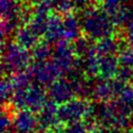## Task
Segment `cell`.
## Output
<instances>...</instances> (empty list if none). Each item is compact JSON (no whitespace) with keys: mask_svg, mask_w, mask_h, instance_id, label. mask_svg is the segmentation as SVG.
Returning <instances> with one entry per match:
<instances>
[{"mask_svg":"<svg viewBox=\"0 0 133 133\" xmlns=\"http://www.w3.org/2000/svg\"><path fill=\"white\" fill-rule=\"evenodd\" d=\"M81 24L82 32L90 41L98 42L104 37L114 35L115 27L101 7L91 6L83 10Z\"/></svg>","mask_w":133,"mask_h":133,"instance_id":"obj_1","label":"cell"},{"mask_svg":"<svg viewBox=\"0 0 133 133\" xmlns=\"http://www.w3.org/2000/svg\"><path fill=\"white\" fill-rule=\"evenodd\" d=\"M31 52L17 43L11 42L6 45L2 44V72L11 76L25 72L32 64Z\"/></svg>","mask_w":133,"mask_h":133,"instance_id":"obj_2","label":"cell"},{"mask_svg":"<svg viewBox=\"0 0 133 133\" xmlns=\"http://www.w3.org/2000/svg\"><path fill=\"white\" fill-rule=\"evenodd\" d=\"M47 101V92L44 86L32 83L27 88L15 90L10 105L18 110L27 109L34 113H38Z\"/></svg>","mask_w":133,"mask_h":133,"instance_id":"obj_3","label":"cell"},{"mask_svg":"<svg viewBox=\"0 0 133 133\" xmlns=\"http://www.w3.org/2000/svg\"><path fill=\"white\" fill-rule=\"evenodd\" d=\"M27 73L29 74L33 83L42 86H49L62 75L61 71L52 59L32 62L27 70Z\"/></svg>","mask_w":133,"mask_h":133,"instance_id":"obj_4","label":"cell"},{"mask_svg":"<svg viewBox=\"0 0 133 133\" xmlns=\"http://www.w3.org/2000/svg\"><path fill=\"white\" fill-rule=\"evenodd\" d=\"M90 104L81 98H75L64 104L58 105V118L60 124L68 125L82 121L88 114Z\"/></svg>","mask_w":133,"mask_h":133,"instance_id":"obj_5","label":"cell"},{"mask_svg":"<svg viewBox=\"0 0 133 133\" xmlns=\"http://www.w3.org/2000/svg\"><path fill=\"white\" fill-rule=\"evenodd\" d=\"M51 59L59 68L62 75H68L79 63L78 57L73 49L72 44L65 41L59 42L53 47V54Z\"/></svg>","mask_w":133,"mask_h":133,"instance_id":"obj_6","label":"cell"},{"mask_svg":"<svg viewBox=\"0 0 133 133\" xmlns=\"http://www.w3.org/2000/svg\"><path fill=\"white\" fill-rule=\"evenodd\" d=\"M127 83L114 78V79H102L99 78L95 81L92 99L99 103H107L115 100L124 86Z\"/></svg>","mask_w":133,"mask_h":133,"instance_id":"obj_7","label":"cell"},{"mask_svg":"<svg viewBox=\"0 0 133 133\" xmlns=\"http://www.w3.org/2000/svg\"><path fill=\"white\" fill-rule=\"evenodd\" d=\"M48 96L51 101L61 105L75 99L77 95L74 84L68 78H59L48 86Z\"/></svg>","mask_w":133,"mask_h":133,"instance_id":"obj_8","label":"cell"},{"mask_svg":"<svg viewBox=\"0 0 133 133\" xmlns=\"http://www.w3.org/2000/svg\"><path fill=\"white\" fill-rule=\"evenodd\" d=\"M12 131L15 133H36L39 131L37 115L27 109L18 110L12 116Z\"/></svg>","mask_w":133,"mask_h":133,"instance_id":"obj_9","label":"cell"},{"mask_svg":"<svg viewBox=\"0 0 133 133\" xmlns=\"http://www.w3.org/2000/svg\"><path fill=\"white\" fill-rule=\"evenodd\" d=\"M39 131L57 129L60 125L58 118V105L51 100H48L44 107L37 113Z\"/></svg>","mask_w":133,"mask_h":133,"instance_id":"obj_10","label":"cell"},{"mask_svg":"<svg viewBox=\"0 0 133 133\" xmlns=\"http://www.w3.org/2000/svg\"><path fill=\"white\" fill-rule=\"evenodd\" d=\"M21 0H1V19L2 21L8 22L16 27L22 26L21 12L23 5Z\"/></svg>","mask_w":133,"mask_h":133,"instance_id":"obj_11","label":"cell"},{"mask_svg":"<svg viewBox=\"0 0 133 133\" xmlns=\"http://www.w3.org/2000/svg\"><path fill=\"white\" fill-rule=\"evenodd\" d=\"M62 31H63V41L68 43H74L76 39L81 37V33H83L81 19L77 17L74 12L63 16Z\"/></svg>","mask_w":133,"mask_h":133,"instance_id":"obj_12","label":"cell"},{"mask_svg":"<svg viewBox=\"0 0 133 133\" xmlns=\"http://www.w3.org/2000/svg\"><path fill=\"white\" fill-rule=\"evenodd\" d=\"M45 41L51 45L58 44L63 41V31H62V16L58 14H51L48 19L47 29L45 32Z\"/></svg>","mask_w":133,"mask_h":133,"instance_id":"obj_13","label":"cell"},{"mask_svg":"<svg viewBox=\"0 0 133 133\" xmlns=\"http://www.w3.org/2000/svg\"><path fill=\"white\" fill-rule=\"evenodd\" d=\"M14 42L27 50H31L39 42V36L29 26L22 25L14 33Z\"/></svg>","mask_w":133,"mask_h":133,"instance_id":"obj_14","label":"cell"},{"mask_svg":"<svg viewBox=\"0 0 133 133\" xmlns=\"http://www.w3.org/2000/svg\"><path fill=\"white\" fill-rule=\"evenodd\" d=\"M119 62L116 55L100 56L99 60V78L114 79L119 70Z\"/></svg>","mask_w":133,"mask_h":133,"instance_id":"obj_15","label":"cell"},{"mask_svg":"<svg viewBox=\"0 0 133 133\" xmlns=\"http://www.w3.org/2000/svg\"><path fill=\"white\" fill-rule=\"evenodd\" d=\"M95 49L97 53L100 56H107V55H117V53L121 51L122 44L121 42L114 36H108L104 37L94 44Z\"/></svg>","mask_w":133,"mask_h":133,"instance_id":"obj_16","label":"cell"},{"mask_svg":"<svg viewBox=\"0 0 133 133\" xmlns=\"http://www.w3.org/2000/svg\"><path fill=\"white\" fill-rule=\"evenodd\" d=\"M50 15L51 14H47V12H44V11H41V10H37V9L33 8L32 16H31L27 26H29L39 37L44 36L45 32H46V29H47L48 19H49Z\"/></svg>","mask_w":133,"mask_h":133,"instance_id":"obj_17","label":"cell"},{"mask_svg":"<svg viewBox=\"0 0 133 133\" xmlns=\"http://www.w3.org/2000/svg\"><path fill=\"white\" fill-rule=\"evenodd\" d=\"M30 52H31V55L34 61H45V60H49L50 58H52L53 47L47 41H43V42L39 41L30 50Z\"/></svg>","mask_w":133,"mask_h":133,"instance_id":"obj_18","label":"cell"},{"mask_svg":"<svg viewBox=\"0 0 133 133\" xmlns=\"http://www.w3.org/2000/svg\"><path fill=\"white\" fill-rule=\"evenodd\" d=\"M1 101H2V104L5 105V104H10V101H11V98L14 96V92H15V89H14V86H12V83L10 81V78L9 76H4L2 78V81H1Z\"/></svg>","mask_w":133,"mask_h":133,"instance_id":"obj_19","label":"cell"},{"mask_svg":"<svg viewBox=\"0 0 133 133\" xmlns=\"http://www.w3.org/2000/svg\"><path fill=\"white\" fill-rule=\"evenodd\" d=\"M124 0H102L101 2V8L102 10L110 18L121 9L125 7Z\"/></svg>","mask_w":133,"mask_h":133,"instance_id":"obj_20","label":"cell"},{"mask_svg":"<svg viewBox=\"0 0 133 133\" xmlns=\"http://www.w3.org/2000/svg\"><path fill=\"white\" fill-rule=\"evenodd\" d=\"M115 100L133 112V85L126 84Z\"/></svg>","mask_w":133,"mask_h":133,"instance_id":"obj_21","label":"cell"},{"mask_svg":"<svg viewBox=\"0 0 133 133\" xmlns=\"http://www.w3.org/2000/svg\"><path fill=\"white\" fill-rule=\"evenodd\" d=\"M71 44L73 46V49H74L77 57H80V58H82L90 50L91 46L94 45V44H91L90 39L87 38L86 36H84V37L81 36L78 39H76L74 43H71Z\"/></svg>","mask_w":133,"mask_h":133,"instance_id":"obj_22","label":"cell"},{"mask_svg":"<svg viewBox=\"0 0 133 133\" xmlns=\"http://www.w3.org/2000/svg\"><path fill=\"white\" fill-rule=\"evenodd\" d=\"M116 56L121 66L133 69V48L132 47L130 46L126 48L123 47Z\"/></svg>","mask_w":133,"mask_h":133,"instance_id":"obj_23","label":"cell"},{"mask_svg":"<svg viewBox=\"0 0 133 133\" xmlns=\"http://www.w3.org/2000/svg\"><path fill=\"white\" fill-rule=\"evenodd\" d=\"M74 10H76V9H75V6H74V3L72 0H55V2H54L55 14H58L62 17L73 14Z\"/></svg>","mask_w":133,"mask_h":133,"instance_id":"obj_24","label":"cell"},{"mask_svg":"<svg viewBox=\"0 0 133 133\" xmlns=\"http://www.w3.org/2000/svg\"><path fill=\"white\" fill-rule=\"evenodd\" d=\"M10 131H12V117H10L9 114L3 110L1 114V132L9 133Z\"/></svg>","mask_w":133,"mask_h":133,"instance_id":"obj_25","label":"cell"},{"mask_svg":"<svg viewBox=\"0 0 133 133\" xmlns=\"http://www.w3.org/2000/svg\"><path fill=\"white\" fill-rule=\"evenodd\" d=\"M125 35L129 46L133 47V9H131L129 20L125 26Z\"/></svg>","mask_w":133,"mask_h":133,"instance_id":"obj_26","label":"cell"},{"mask_svg":"<svg viewBox=\"0 0 133 133\" xmlns=\"http://www.w3.org/2000/svg\"><path fill=\"white\" fill-rule=\"evenodd\" d=\"M75 6V9L77 10H85L91 6H94L95 2L97 0H72Z\"/></svg>","mask_w":133,"mask_h":133,"instance_id":"obj_27","label":"cell"},{"mask_svg":"<svg viewBox=\"0 0 133 133\" xmlns=\"http://www.w3.org/2000/svg\"><path fill=\"white\" fill-rule=\"evenodd\" d=\"M95 133H122V130H118V129H115V128L99 127Z\"/></svg>","mask_w":133,"mask_h":133,"instance_id":"obj_28","label":"cell"},{"mask_svg":"<svg viewBox=\"0 0 133 133\" xmlns=\"http://www.w3.org/2000/svg\"><path fill=\"white\" fill-rule=\"evenodd\" d=\"M37 133H61V130L57 129H53V130H43V131H38Z\"/></svg>","mask_w":133,"mask_h":133,"instance_id":"obj_29","label":"cell"},{"mask_svg":"<svg viewBox=\"0 0 133 133\" xmlns=\"http://www.w3.org/2000/svg\"><path fill=\"white\" fill-rule=\"evenodd\" d=\"M22 2L26 3V4H32V5H35L37 3L38 0H21Z\"/></svg>","mask_w":133,"mask_h":133,"instance_id":"obj_30","label":"cell"},{"mask_svg":"<svg viewBox=\"0 0 133 133\" xmlns=\"http://www.w3.org/2000/svg\"><path fill=\"white\" fill-rule=\"evenodd\" d=\"M122 133H133V126H130V127L122 130Z\"/></svg>","mask_w":133,"mask_h":133,"instance_id":"obj_31","label":"cell"},{"mask_svg":"<svg viewBox=\"0 0 133 133\" xmlns=\"http://www.w3.org/2000/svg\"><path fill=\"white\" fill-rule=\"evenodd\" d=\"M131 82L133 83V73H132V79H131Z\"/></svg>","mask_w":133,"mask_h":133,"instance_id":"obj_32","label":"cell"},{"mask_svg":"<svg viewBox=\"0 0 133 133\" xmlns=\"http://www.w3.org/2000/svg\"><path fill=\"white\" fill-rule=\"evenodd\" d=\"M132 48H133V47H132Z\"/></svg>","mask_w":133,"mask_h":133,"instance_id":"obj_33","label":"cell"}]
</instances>
